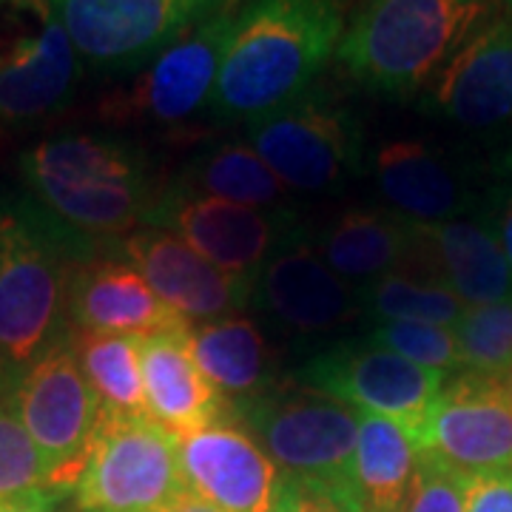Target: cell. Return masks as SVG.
<instances>
[{
    "instance_id": "obj_1",
    "label": "cell",
    "mask_w": 512,
    "mask_h": 512,
    "mask_svg": "<svg viewBox=\"0 0 512 512\" xmlns=\"http://www.w3.org/2000/svg\"><path fill=\"white\" fill-rule=\"evenodd\" d=\"M29 200L83 259L146 228L160 202L148 157L103 134H63L20 157Z\"/></svg>"
},
{
    "instance_id": "obj_2",
    "label": "cell",
    "mask_w": 512,
    "mask_h": 512,
    "mask_svg": "<svg viewBox=\"0 0 512 512\" xmlns=\"http://www.w3.org/2000/svg\"><path fill=\"white\" fill-rule=\"evenodd\" d=\"M345 29V0H248L222 57L211 114L254 123L311 92Z\"/></svg>"
},
{
    "instance_id": "obj_3",
    "label": "cell",
    "mask_w": 512,
    "mask_h": 512,
    "mask_svg": "<svg viewBox=\"0 0 512 512\" xmlns=\"http://www.w3.org/2000/svg\"><path fill=\"white\" fill-rule=\"evenodd\" d=\"M83 256L32 200L0 202V390L69 339V282Z\"/></svg>"
},
{
    "instance_id": "obj_4",
    "label": "cell",
    "mask_w": 512,
    "mask_h": 512,
    "mask_svg": "<svg viewBox=\"0 0 512 512\" xmlns=\"http://www.w3.org/2000/svg\"><path fill=\"white\" fill-rule=\"evenodd\" d=\"M490 9V0H362L336 60L359 86L407 97L439 77Z\"/></svg>"
},
{
    "instance_id": "obj_5",
    "label": "cell",
    "mask_w": 512,
    "mask_h": 512,
    "mask_svg": "<svg viewBox=\"0 0 512 512\" xmlns=\"http://www.w3.org/2000/svg\"><path fill=\"white\" fill-rule=\"evenodd\" d=\"M188 493L177 436L148 416L103 413L74 501L83 512H163Z\"/></svg>"
},
{
    "instance_id": "obj_6",
    "label": "cell",
    "mask_w": 512,
    "mask_h": 512,
    "mask_svg": "<svg viewBox=\"0 0 512 512\" xmlns=\"http://www.w3.org/2000/svg\"><path fill=\"white\" fill-rule=\"evenodd\" d=\"M248 146L293 191H336L362 171L365 134L348 106L305 92L248 123Z\"/></svg>"
},
{
    "instance_id": "obj_7",
    "label": "cell",
    "mask_w": 512,
    "mask_h": 512,
    "mask_svg": "<svg viewBox=\"0 0 512 512\" xmlns=\"http://www.w3.org/2000/svg\"><path fill=\"white\" fill-rule=\"evenodd\" d=\"M242 424L282 476L350 478L359 441V410L311 387H274L234 404Z\"/></svg>"
},
{
    "instance_id": "obj_8",
    "label": "cell",
    "mask_w": 512,
    "mask_h": 512,
    "mask_svg": "<svg viewBox=\"0 0 512 512\" xmlns=\"http://www.w3.org/2000/svg\"><path fill=\"white\" fill-rule=\"evenodd\" d=\"M12 399L29 439L43 458L49 490L74 493L103 407L69 339L43 353L20 376Z\"/></svg>"
},
{
    "instance_id": "obj_9",
    "label": "cell",
    "mask_w": 512,
    "mask_h": 512,
    "mask_svg": "<svg viewBox=\"0 0 512 512\" xmlns=\"http://www.w3.org/2000/svg\"><path fill=\"white\" fill-rule=\"evenodd\" d=\"M77 57L100 72H137L228 0H49Z\"/></svg>"
},
{
    "instance_id": "obj_10",
    "label": "cell",
    "mask_w": 512,
    "mask_h": 512,
    "mask_svg": "<svg viewBox=\"0 0 512 512\" xmlns=\"http://www.w3.org/2000/svg\"><path fill=\"white\" fill-rule=\"evenodd\" d=\"M245 3L248 0H228L211 18L197 23L154 57L126 92L111 97V117L151 126H177L208 106Z\"/></svg>"
},
{
    "instance_id": "obj_11",
    "label": "cell",
    "mask_w": 512,
    "mask_h": 512,
    "mask_svg": "<svg viewBox=\"0 0 512 512\" xmlns=\"http://www.w3.org/2000/svg\"><path fill=\"white\" fill-rule=\"evenodd\" d=\"M77 52L49 0H0V120H35L66 103Z\"/></svg>"
},
{
    "instance_id": "obj_12",
    "label": "cell",
    "mask_w": 512,
    "mask_h": 512,
    "mask_svg": "<svg viewBox=\"0 0 512 512\" xmlns=\"http://www.w3.org/2000/svg\"><path fill=\"white\" fill-rule=\"evenodd\" d=\"M148 225L174 228L177 237H183L222 274L245 285L251 296L262 265L285 242L302 237L293 211H262L217 197H197L177 191L174 185L163 188Z\"/></svg>"
},
{
    "instance_id": "obj_13",
    "label": "cell",
    "mask_w": 512,
    "mask_h": 512,
    "mask_svg": "<svg viewBox=\"0 0 512 512\" xmlns=\"http://www.w3.org/2000/svg\"><path fill=\"white\" fill-rule=\"evenodd\" d=\"M299 384L345 402L359 413L382 416L410 433L436 402L447 373L421 367L376 345H339L299 370Z\"/></svg>"
},
{
    "instance_id": "obj_14",
    "label": "cell",
    "mask_w": 512,
    "mask_h": 512,
    "mask_svg": "<svg viewBox=\"0 0 512 512\" xmlns=\"http://www.w3.org/2000/svg\"><path fill=\"white\" fill-rule=\"evenodd\" d=\"M416 453L464 473L512 470V404L501 379L461 370L410 430Z\"/></svg>"
},
{
    "instance_id": "obj_15",
    "label": "cell",
    "mask_w": 512,
    "mask_h": 512,
    "mask_svg": "<svg viewBox=\"0 0 512 512\" xmlns=\"http://www.w3.org/2000/svg\"><path fill=\"white\" fill-rule=\"evenodd\" d=\"M185 484L222 512H274L282 473L237 413L177 436Z\"/></svg>"
},
{
    "instance_id": "obj_16",
    "label": "cell",
    "mask_w": 512,
    "mask_h": 512,
    "mask_svg": "<svg viewBox=\"0 0 512 512\" xmlns=\"http://www.w3.org/2000/svg\"><path fill=\"white\" fill-rule=\"evenodd\" d=\"M120 259L134 265L151 291L188 322H211L251 302V291L222 274L174 231L146 225L120 242Z\"/></svg>"
},
{
    "instance_id": "obj_17",
    "label": "cell",
    "mask_w": 512,
    "mask_h": 512,
    "mask_svg": "<svg viewBox=\"0 0 512 512\" xmlns=\"http://www.w3.org/2000/svg\"><path fill=\"white\" fill-rule=\"evenodd\" d=\"M251 299L296 333H328L362 313L359 293L302 237L285 242L262 265Z\"/></svg>"
},
{
    "instance_id": "obj_18",
    "label": "cell",
    "mask_w": 512,
    "mask_h": 512,
    "mask_svg": "<svg viewBox=\"0 0 512 512\" xmlns=\"http://www.w3.org/2000/svg\"><path fill=\"white\" fill-rule=\"evenodd\" d=\"M69 319L74 330L123 333L148 339L157 333L191 328L168 308L134 265L120 256H92L77 262L69 282Z\"/></svg>"
},
{
    "instance_id": "obj_19",
    "label": "cell",
    "mask_w": 512,
    "mask_h": 512,
    "mask_svg": "<svg viewBox=\"0 0 512 512\" xmlns=\"http://www.w3.org/2000/svg\"><path fill=\"white\" fill-rule=\"evenodd\" d=\"M413 268L453 291L464 305L512 302V268L493 231L476 220L419 225Z\"/></svg>"
},
{
    "instance_id": "obj_20",
    "label": "cell",
    "mask_w": 512,
    "mask_h": 512,
    "mask_svg": "<svg viewBox=\"0 0 512 512\" xmlns=\"http://www.w3.org/2000/svg\"><path fill=\"white\" fill-rule=\"evenodd\" d=\"M430 100L461 126L512 120V18L481 26L441 69Z\"/></svg>"
},
{
    "instance_id": "obj_21",
    "label": "cell",
    "mask_w": 512,
    "mask_h": 512,
    "mask_svg": "<svg viewBox=\"0 0 512 512\" xmlns=\"http://www.w3.org/2000/svg\"><path fill=\"white\" fill-rule=\"evenodd\" d=\"M188 330L143 339V384L148 416L171 436H185L234 413V404L202 376L188 345Z\"/></svg>"
},
{
    "instance_id": "obj_22",
    "label": "cell",
    "mask_w": 512,
    "mask_h": 512,
    "mask_svg": "<svg viewBox=\"0 0 512 512\" xmlns=\"http://www.w3.org/2000/svg\"><path fill=\"white\" fill-rule=\"evenodd\" d=\"M376 183L393 211L410 222H447L464 211L467 191L436 148L396 140L376 154Z\"/></svg>"
},
{
    "instance_id": "obj_23",
    "label": "cell",
    "mask_w": 512,
    "mask_h": 512,
    "mask_svg": "<svg viewBox=\"0 0 512 512\" xmlns=\"http://www.w3.org/2000/svg\"><path fill=\"white\" fill-rule=\"evenodd\" d=\"M188 345L202 376L231 404L251 402L276 387V353L248 316H220L191 325Z\"/></svg>"
},
{
    "instance_id": "obj_24",
    "label": "cell",
    "mask_w": 512,
    "mask_h": 512,
    "mask_svg": "<svg viewBox=\"0 0 512 512\" xmlns=\"http://www.w3.org/2000/svg\"><path fill=\"white\" fill-rule=\"evenodd\" d=\"M416 222L387 211H348L322 237V259L342 279L376 282L413 262Z\"/></svg>"
},
{
    "instance_id": "obj_25",
    "label": "cell",
    "mask_w": 512,
    "mask_h": 512,
    "mask_svg": "<svg viewBox=\"0 0 512 512\" xmlns=\"http://www.w3.org/2000/svg\"><path fill=\"white\" fill-rule=\"evenodd\" d=\"M174 188L262 211H291V205H285L288 185L276 177L254 148L242 143H220L200 151L185 165Z\"/></svg>"
},
{
    "instance_id": "obj_26",
    "label": "cell",
    "mask_w": 512,
    "mask_h": 512,
    "mask_svg": "<svg viewBox=\"0 0 512 512\" xmlns=\"http://www.w3.org/2000/svg\"><path fill=\"white\" fill-rule=\"evenodd\" d=\"M416 464V444L399 421L362 413L353 456V484L367 512H402Z\"/></svg>"
},
{
    "instance_id": "obj_27",
    "label": "cell",
    "mask_w": 512,
    "mask_h": 512,
    "mask_svg": "<svg viewBox=\"0 0 512 512\" xmlns=\"http://www.w3.org/2000/svg\"><path fill=\"white\" fill-rule=\"evenodd\" d=\"M69 345L92 384L94 396L100 399L103 413L148 416L146 384H143V339L123 333L74 330Z\"/></svg>"
},
{
    "instance_id": "obj_28",
    "label": "cell",
    "mask_w": 512,
    "mask_h": 512,
    "mask_svg": "<svg viewBox=\"0 0 512 512\" xmlns=\"http://www.w3.org/2000/svg\"><path fill=\"white\" fill-rule=\"evenodd\" d=\"M359 302L362 311L379 322H421L439 328L456 325L458 316L467 308L453 291L436 282H421L402 271L367 282L365 291L359 293Z\"/></svg>"
},
{
    "instance_id": "obj_29",
    "label": "cell",
    "mask_w": 512,
    "mask_h": 512,
    "mask_svg": "<svg viewBox=\"0 0 512 512\" xmlns=\"http://www.w3.org/2000/svg\"><path fill=\"white\" fill-rule=\"evenodd\" d=\"M461 370L504 379L512 367V302L467 305L453 325Z\"/></svg>"
},
{
    "instance_id": "obj_30",
    "label": "cell",
    "mask_w": 512,
    "mask_h": 512,
    "mask_svg": "<svg viewBox=\"0 0 512 512\" xmlns=\"http://www.w3.org/2000/svg\"><path fill=\"white\" fill-rule=\"evenodd\" d=\"M52 493L43 458L18 416L12 390H0V501Z\"/></svg>"
},
{
    "instance_id": "obj_31",
    "label": "cell",
    "mask_w": 512,
    "mask_h": 512,
    "mask_svg": "<svg viewBox=\"0 0 512 512\" xmlns=\"http://www.w3.org/2000/svg\"><path fill=\"white\" fill-rule=\"evenodd\" d=\"M370 345L393 350L404 359L416 362L430 370L461 373L456 333L439 325H421V322H384L370 333Z\"/></svg>"
},
{
    "instance_id": "obj_32",
    "label": "cell",
    "mask_w": 512,
    "mask_h": 512,
    "mask_svg": "<svg viewBox=\"0 0 512 512\" xmlns=\"http://www.w3.org/2000/svg\"><path fill=\"white\" fill-rule=\"evenodd\" d=\"M274 512H367L350 478L282 476Z\"/></svg>"
},
{
    "instance_id": "obj_33",
    "label": "cell",
    "mask_w": 512,
    "mask_h": 512,
    "mask_svg": "<svg viewBox=\"0 0 512 512\" xmlns=\"http://www.w3.org/2000/svg\"><path fill=\"white\" fill-rule=\"evenodd\" d=\"M467 478L470 473L458 470L453 464L419 453L416 476L402 512H464Z\"/></svg>"
},
{
    "instance_id": "obj_34",
    "label": "cell",
    "mask_w": 512,
    "mask_h": 512,
    "mask_svg": "<svg viewBox=\"0 0 512 512\" xmlns=\"http://www.w3.org/2000/svg\"><path fill=\"white\" fill-rule=\"evenodd\" d=\"M464 512H512V470L470 473Z\"/></svg>"
},
{
    "instance_id": "obj_35",
    "label": "cell",
    "mask_w": 512,
    "mask_h": 512,
    "mask_svg": "<svg viewBox=\"0 0 512 512\" xmlns=\"http://www.w3.org/2000/svg\"><path fill=\"white\" fill-rule=\"evenodd\" d=\"M0 512H55V504H52V493L20 495L0 501Z\"/></svg>"
},
{
    "instance_id": "obj_36",
    "label": "cell",
    "mask_w": 512,
    "mask_h": 512,
    "mask_svg": "<svg viewBox=\"0 0 512 512\" xmlns=\"http://www.w3.org/2000/svg\"><path fill=\"white\" fill-rule=\"evenodd\" d=\"M498 242H501V251H504L512 268V197L504 200L501 214H498Z\"/></svg>"
},
{
    "instance_id": "obj_37",
    "label": "cell",
    "mask_w": 512,
    "mask_h": 512,
    "mask_svg": "<svg viewBox=\"0 0 512 512\" xmlns=\"http://www.w3.org/2000/svg\"><path fill=\"white\" fill-rule=\"evenodd\" d=\"M163 512H222V510H217L214 504H208L205 498H200V495H194L191 490H188V493L180 495L177 501H171Z\"/></svg>"
},
{
    "instance_id": "obj_38",
    "label": "cell",
    "mask_w": 512,
    "mask_h": 512,
    "mask_svg": "<svg viewBox=\"0 0 512 512\" xmlns=\"http://www.w3.org/2000/svg\"><path fill=\"white\" fill-rule=\"evenodd\" d=\"M501 382H504V390H507V399H510V404H512V367H510V373H507V376H504Z\"/></svg>"
}]
</instances>
